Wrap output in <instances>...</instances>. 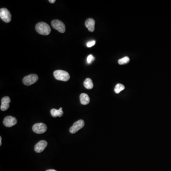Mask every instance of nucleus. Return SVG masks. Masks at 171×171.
I'll list each match as a JSON object with an SVG mask.
<instances>
[{"instance_id": "nucleus-11", "label": "nucleus", "mask_w": 171, "mask_h": 171, "mask_svg": "<svg viewBox=\"0 0 171 171\" xmlns=\"http://www.w3.org/2000/svg\"><path fill=\"white\" fill-rule=\"evenodd\" d=\"M95 21L94 19L89 18L85 22V25L88 28L89 31L90 32H93L95 30Z\"/></svg>"}, {"instance_id": "nucleus-20", "label": "nucleus", "mask_w": 171, "mask_h": 171, "mask_svg": "<svg viewBox=\"0 0 171 171\" xmlns=\"http://www.w3.org/2000/svg\"><path fill=\"white\" fill-rule=\"evenodd\" d=\"M1 140H2V138H1V137H0V146H1Z\"/></svg>"}, {"instance_id": "nucleus-7", "label": "nucleus", "mask_w": 171, "mask_h": 171, "mask_svg": "<svg viewBox=\"0 0 171 171\" xmlns=\"http://www.w3.org/2000/svg\"><path fill=\"white\" fill-rule=\"evenodd\" d=\"M47 129V126L45 124L36 123L32 126V130L36 134H41L45 133Z\"/></svg>"}, {"instance_id": "nucleus-4", "label": "nucleus", "mask_w": 171, "mask_h": 171, "mask_svg": "<svg viewBox=\"0 0 171 171\" xmlns=\"http://www.w3.org/2000/svg\"><path fill=\"white\" fill-rule=\"evenodd\" d=\"M0 18L5 23H9L11 21L12 15L6 8H1L0 10Z\"/></svg>"}, {"instance_id": "nucleus-18", "label": "nucleus", "mask_w": 171, "mask_h": 171, "mask_svg": "<svg viewBox=\"0 0 171 171\" xmlns=\"http://www.w3.org/2000/svg\"><path fill=\"white\" fill-rule=\"evenodd\" d=\"M95 44V40H93L91 41H89L88 43H87V46L88 47V48H90L94 46Z\"/></svg>"}, {"instance_id": "nucleus-13", "label": "nucleus", "mask_w": 171, "mask_h": 171, "mask_svg": "<svg viewBox=\"0 0 171 171\" xmlns=\"http://www.w3.org/2000/svg\"><path fill=\"white\" fill-rule=\"evenodd\" d=\"M51 114L53 117H61L63 115V111L62 110V108H60L59 109H51Z\"/></svg>"}, {"instance_id": "nucleus-2", "label": "nucleus", "mask_w": 171, "mask_h": 171, "mask_svg": "<svg viewBox=\"0 0 171 171\" xmlns=\"http://www.w3.org/2000/svg\"><path fill=\"white\" fill-rule=\"evenodd\" d=\"M53 75L56 80L60 81H67L70 78V76L69 73L64 70H55L53 73Z\"/></svg>"}, {"instance_id": "nucleus-16", "label": "nucleus", "mask_w": 171, "mask_h": 171, "mask_svg": "<svg viewBox=\"0 0 171 171\" xmlns=\"http://www.w3.org/2000/svg\"><path fill=\"white\" fill-rule=\"evenodd\" d=\"M129 61H130V59L129 58V57L126 56L118 60V63L120 65H123V64L128 63Z\"/></svg>"}, {"instance_id": "nucleus-9", "label": "nucleus", "mask_w": 171, "mask_h": 171, "mask_svg": "<svg viewBox=\"0 0 171 171\" xmlns=\"http://www.w3.org/2000/svg\"><path fill=\"white\" fill-rule=\"evenodd\" d=\"M47 145H48V143L46 141H40L35 146V151L36 152L38 153L42 152L44 151Z\"/></svg>"}, {"instance_id": "nucleus-15", "label": "nucleus", "mask_w": 171, "mask_h": 171, "mask_svg": "<svg viewBox=\"0 0 171 171\" xmlns=\"http://www.w3.org/2000/svg\"><path fill=\"white\" fill-rule=\"evenodd\" d=\"M125 87L123 85H122L121 84H117L116 86H115V93L117 94H119L120 92L122 91L123 90H124Z\"/></svg>"}, {"instance_id": "nucleus-14", "label": "nucleus", "mask_w": 171, "mask_h": 171, "mask_svg": "<svg viewBox=\"0 0 171 171\" xmlns=\"http://www.w3.org/2000/svg\"><path fill=\"white\" fill-rule=\"evenodd\" d=\"M84 86L85 88L88 89H91L94 87L93 82L92 80L89 78H87L84 82Z\"/></svg>"}, {"instance_id": "nucleus-3", "label": "nucleus", "mask_w": 171, "mask_h": 171, "mask_svg": "<svg viewBox=\"0 0 171 171\" xmlns=\"http://www.w3.org/2000/svg\"><path fill=\"white\" fill-rule=\"evenodd\" d=\"M52 25L54 29L60 32L63 33L66 31L65 24L60 20H53L52 22Z\"/></svg>"}, {"instance_id": "nucleus-5", "label": "nucleus", "mask_w": 171, "mask_h": 171, "mask_svg": "<svg viewBox=\"0 0 171 171\" xmlns=\"http://www.w3.org/2000/svg\"><path fill=\"white\" fill-rule=\"evenodd\" d=\"M38 76L36 74H31L23 78V82L26 86H30L36 83L38 80Z\"/></svg>"}, {"instance_id": "nucleus-12", "label": "nucleus", "mask_w": 171, "mask_h": 171, "mask_svg": "<svg viewBox=\"0 0 171 171\" xmlns=\"http://www.w3.org/2000/svg\"><path fill=\"white\" fill-rule=\"evenodd\" d=\"M80 101L82 105H86L90 102V98L89 95L85 93H82L80 97Z\"/></svg>"}, {"instance_id": "nucleus-10", "label": "nucleus", "mask_w": 171, "mask_h": 171, "mask_svg": "<svg viewBox=\"0 0 171 171\" xmlns=\"http://www.w3.org/2000/svg\"><path fill=\"white\" fill-rule=\"evenodd\" d=\"M11 102V99L9 97H4L1 100V109L2 111H6L10 107V103Z\"/></svg>"}, {"instance_id": "nucleus-1", "label": "nucleus", "mask_w": 171, "mask_h": 171, "mask_svg": "<svg viewBox=\"0 0 171 171\" xmlns=\"http://www.w3.org/2000/svg\"><path fill=\"white\" fill-rule=\"evenodd\" d=\"M35 29L38 33L43 35H48L51 32L50 26L44 22H41L36 24Z\"/></svg>"}, {"instance_id": "nucleus-8", "label": "nucleus", "mask_w": 171, "mask_h": 171, "mask_svg": "<svg viewBox=\"0 0 171 171\" xmlns=\"http://www.w3.org/2000/svg\"><path fill=\"white\" fill-rule=\"evenodd\" d=\"M17 123V120L14 117L12 116H7L4 118L3 123L5 126L7 127H11L15 126Z\"/></svg>"}, {"instance_id": "nucleus-21", "label": "nucleus", "mask_w": 171, "mask_h": 171, "mask_svg": "<svg viewBox=\"0 0 171 171\" xmlns=\"http://www.w3.org/2000/svg\"><path fill=\"white\" fill-rule=\"evenodd\" d=\"M46 171H57L55 170H53V169H49V170H47Z\"/></svg>"}, {"instance_id": "nucleus-19", "label": "nucleus", "mask_w": 171, "mask_h": 171, "mask_svg": "<svg viewBox=\"0 0 171 171\" xmlns=\"http://www.w3.org/2000/svg\"><path fill=\"white\" fill-rule=\"evenodd\" d=\"M49 3H54L56 1L55 0H49Z\"/></svg>"}, {"instance_id": "nucleus-6", "label": "nucleus", "mask_w": 171, "mask_h": 171, "mask_svg": "<svg viewBox=\"0 0 171 171\" xmlns=\"http://www.w3.org/2000/svg\"><path fill=\"white\" fill-rule=\"evenodd\" d=\"M85 125V122L83 120H79L75 122L73 126L70 127L69 132L71 134H75L79 131L80 129L82 128Z\"/></svg>"}, {"instance_id": "nucleus-17", "label": "nucleus", "mask_w": 171, "mask_h": 171, "mask_svg": "<svg viewBox=\"0 0 171 171\" xmlns=\"http://www.w3.org/2000/svg\"><path fill=\"white\" fill-rule=\"evenodd\" d=\"M95 60V58L92 55H89L87 58V63L89 64L91 63Z\"/></svg>"}]
</instances>
